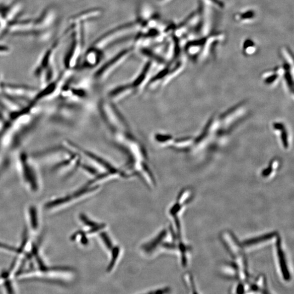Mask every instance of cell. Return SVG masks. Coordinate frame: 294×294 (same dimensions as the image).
Here are the masks:
<instances>
[{
	"label": "cell",
	"instance_id": "cell-11",
	"mask_svg": "<svg viewBox=\"0 0 294 294\" xmlns=\"http://www.w3.org/2000/svg\"><path fill=\"white\" fill-rule=\"evenodd\" d=\"M206 40V38H202L199 39V40L189 42L186 45L185 50L186 53L192 58L199 55L202 52Z\"/></svg>",
	"mask_w": 294,
	"mask_h": 294
},
{
	"label": "cell",
	"instance_id": "cell-8",
	"mask_svg": "<svg viewBox=\"0 0 294 294\" xmlns=\"http://www.w3.org/2000/svg\"><path fill=\"white\" fill-rule=\"evenodd\" d=\"M276 252L278 253V262L283 278L286 281H289L291 279V275L289 269H288L285 253L282 249L281 240L279 236L276 241Z\"/></svg>",
	"mask_w": 294,
	"mask_h": 294
},
{
	"label": "cell",
	"instance_id": "cell-22",
	"mask_svg": "<svg viewBox=\"0 0 294 294\" xmlns=\"http://www.w3.org/2000/svg\"><path fill=\"white\" fill-rule=\"evenodd\" d=\"M10 52V49L7 45L0 44V54L8 53Z\"/></svg>",
	"mask_w": 294,
	"mask_h": 294
},
{
	"label": "cell",
	"instance_id": "cell-7",
	"mask_svg": "<svg viewBox=\"0 0 294 294\" xmlns=\"http://www.w3.org/2000/svg\"><path fill=\"white\" fill-rule=\"evenodd\" d=\"M192 197H193V192L190 189H186L181 192L177 201L169 211L172 217L177 218L180 211L184 206L187 205L191 201Z\"/></svg>",
	"mask_w": 294,
	"mask_h": 294
},
{
	"label": "cell",
	"instance_id": "cell-18",
	"mask_svg": "<svg viewBox=\"0 0 294 294\" xmlns=\"http://www.w3.org/2000/svg\"><path fill=\"white\" fill-rule=\"evenodd\" d=\"M278 160L274 159L271 161L270 165L264 169L262 172V176L264 178H268L272 176V174L278 169L280 165Z\"/></svg>",
	"mask_w": 294,
	"mask_h": 294
},
{
	"label": "cell",
	"instance_id": "cell-24",
	"mask_svg": "<svg viewBox=\"0 0 294 294\" xmlns=\"http://www.w3.org/2000/svg\"><path fill=\"white\" fill-rule=\"evenodd\" d=\"M157 1L161 2H166L170 1V0H157Z\"/></svg>",
	"mask_w": 294,
	"mask_h": 294
},
{
	"label": "cell",
	"instance_id": "cell-14",
	"mask_svg": "<svg viewBox=\"0 0 294 294\" xmlns=\"http://www.w3.org/2000/svg\"><path fill=\"white\" fill-rule=\"evenodd\" d=\"M250 291L262 293H268L267 280L264 275L258 276L253 282L251 283Z\"/></svg>",
	"mask_w": 294,
	"mask_h": 294
},
{
	"label": "cell",
	"instance_id": "cell-17",
	"mask_svg": "<svg viewBox=\"0 0 294 294\" xmlns=\"http://www.w3.org/2000/svg\"><path fill=\"white\" fill-rule=\"evenodd\" d=\"M257 51V45L251 39H246L243 43L242 52L246 56H251L255 54Z\"/></svg>",
	"mask_w": 294,
	"mask_h": 294
},
{
	"label": "cell",
	"instance_id": "cell-5",
	"mask_svg": "<svg viewBox=\"0 0 294 294\" xmlns=\"http://www.w3.org/2000/svg\"><path fill=\"white\" fill-rule=\"evenodd\" d=\"M83 43L82 33L80 35L75 33L74 35L71 46L67 51L64 58V65L67 70L74 69L80 55Z\"/></svg>",
	"mask_w": 294,
	"mask_h": 294
},
{
	"label": "cell",
	"instance_id": "cell-10",
	"mask_svg": "<svg viewBox=\"0 0 294 294\" xmlns=\"http://www.w3.org/2000/svg\"><path fill=\"white\" fill-rule=\"evenodd\" d=\"M101 14H102V11L99 9H89L72 16L70 21L74 24H79L80 22L97 18Z\"/></svg>",
	"mask_w": 294,
	"mask_h": 294
},
{
	"label": "cell",
	"instance_id": "cell-15",
	"mask_svg": "<svg viewBox=\"0 0 294 294\" xmlns=\"http://www.w3.org/2000/svg\"><path fill=\"white\" fill-rule=\"evenodd\" d=\"M99 49L93 47L88 51L86 55L84 64L88 67H92L97 65L100 58Z\"/></svg>",
	"mask_w": 294,
	"mask_h": 294
},
{
	"label": "cell",
	"instance_id": "cell-1",
	"mask_svg": "<svg viewBox=\"0 0 294 294\" xmlns=\"http://www.w3.org/2000/svg\"><path fill=\"white\" fill-rule=\"evenodd\" d=\"M16 159L24 182L32 191H37L39 188V178L36 160L25 151L19 152Z\"/></svg>",
	"mask_w": 294,
	"mask_h": 294
},
{
	"label": "cell",
	"instance_id": "cell-16",
	"mask_svg": "<svg viewBox=\"0 0 294 294\" xmlns=\"http://www.w3.org/2000/svg\"><path fill=\"white\" fill-rule=\"evenodd\" d=\"M256 17L255 11L251 9L237 13L235 15V19L241 23H249L254 21Z\"/></svg>",
	"mask_w": 294,
	"mask_h": 294
},
{
	"label": "cell",
	"instance_id": "cell-4",
	"mask_svg": "<svg viewBox=\"0 0 294 294\" xmlns=\"http://www.w3.org/2000/svg\"><path fill=\"white\" fill-rule=\"evenodd\" d=\"M133 47L126 49L119 53L114 58L107 61L96 72L95 78L98 81H104L120 67L133 52Z\"/></svg>",
	"mask_w": 294,
	"mask_h": 294
},
{
	"label": "cell",
	"instance_id": "cell-21",
	"mask_svg": "<svg viewBox=\"0 0 294 294\" xmlns=\"http://www.w3.org/2000/svg\"><path fill=\"white\" fill-rule=\"evenodd\" d=\"M0 249L7 250L9 252H14L19 254L21 253L22 251H23V250H22L21 248L18 249V248H16L15 247L10 246L6 244H2V243H0Z\"/></svg>",
	"mask_w": 294,
	"mask_h": 294
},
{
	"label": "cell",
	"instance_id": "cell-6",
	"mask_svg": "<svg viewBox=\"0 0 294 294\" xmlns=\"http://www.w3.org/2000/svg\"><path fill=\"white\" fill-rule=\"evenodd\" d=\"M220 239L231 256L234 259L244 254L242 244L231 231H223L220 234Z\"/></svg>",
	"mask_w": 294,
	"mask_h": 294
},
{
	"label": "cell",
	"instance_id": "cell-9",
	"mask_svg": "<svg viewBox=\"0 0 294 294\" xmlns=\"http://www.w3.org/2000/svg\"><path fill=\"white\" fill-rule=\"evenodd\" d=\"M133 93V89L129 83L113 89L109 95L112 100L118 101L124 99Z\"/></svg>",
	"mask_w": 294,
	"mask_h": 294
},
{
	"label": "cell",
	"instance_id": "cell-13",
	"mask_svg": "<svg viewBox=\"0 0 294 294\" xmlns=\"http://www.w3.org/2000/svg\"><path fill=\"white\" fill-rule=\"evenodd\" d=\"M278 237V234L277 232H271L268 234H265L261 236L255 237V238H252L246 240L243 242L242 245L245 246H251L258 244H263V243L271 241Z\"/></svg>",
	"mask_w": 294,
	"mask_h": 294
},
{
	"label": "cell",
	"instance_id": "cell-3",
	"mask_svg": "<svg viewBox=\"0 0 294 294\" xmlns=\"http://www.w3.org/2000/svg\"><path fill=\"white\" fill-rule=\"evenodd\" d=\"M142 21L140 19L130 22L112 29L99 38L94 43V47L100 50L108 46L111 43L120 38L126 36L128 34L137 30L141 27Z\"/></svg>",
	"mask_w": 294,
	"mask_h": 294
},
{
	"label": "cell",
	"instance_id": "cell-12",
	"mask_svg": "<svg viewBox=\"0 0 294 294\" xmlns=\"http://www.w3.org/2000/svg\"><path fill=\"white\" fill-rule=\"evenodd\" d=\"M274 129L275 132H278L280 134L283 147L285 149L290 148L291 141L290 134L287 131L284 124L281 123H275L274 124Z\"/></svg>",
	"mask_w": 294,
	"mask_h": 294
},
{
	"label": "cell",
	"instance_id": "cell-2",
	"mask_svg": "<svg viewBox=\"0 0 294 294\" xmlns=\"http://www.w3.org/2000/svg\"><path fill=\"white\" fill-rule=\"evenodd\" d=\"M38 89L25 84L0 82V92L25 104H30Z\"/></svg>",
	"mask_w": 294,
	"mask_h": 294
},
{
	"label": "cell",
	"instance_id": "cell-20",
	"mask_svg": "<svg viewBox=\"0 0 294 294\" xmlns=\"http://www.w3.org/2000/svg\"><path fill=\"white\" fill-rule=\"evenodd\" d=\"M30 221L32 227L36 229L38 226V218L36 209L32 207L30 209Z\"/></svg>",
	"mask_w": 294,
	"mask_h": 294
},
{
	"label": "cell",
	"instance_id": "cell-23",
	"mask_svg": "<svg viewBox=\"0 0 294 294\" xmlns=\"http://www.w3.org/2000/svg\"><path fill=\"white\" fill-rule=\"evenodd\" d=\"M209 1H212L215 4L218 5L220 7L223 6L222 2L220 1V0H209Z\"/></svg>",
	"mask_w": 294,
	"mask_h": 294
},
{
	"label": "cell",
	"instance_id": "cell-19",
	"mask_svg": "<svg viewBox=\"0 0 294 294\" xmlns=\"http://www.w3.org/2000/svg\"><path fill=\"white\" fill-rule=\"evenodd\" d=\"M184 281L186 286L192 293H197L194 279L191 274L186 273L184 276Z\"/></svg>",
	"mask_w": 294,
	"mask_h": 294
}]
</instances>
